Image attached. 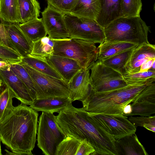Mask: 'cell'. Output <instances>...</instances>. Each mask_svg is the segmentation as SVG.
Masks as SVG:
<instances>
[{
  "label": "cell",
  "mask_w": 155,
  "mask_h": 155,
  "mask_svg": "<svg viewBox=\"0 0 155 155\" xmlns=\"http://www.w3.org/2000/svg\"><path fill=\"white\" fill-rule=\"evenodd\" d=\"M71 103L56 116L58 124L66 136L86 139L95 150V155H117L115 140L84 110Z\"/></svg>",
  "instance_id": "1"
},
{
  "label": "cell",
  "mask_w": 155,
  "mask_h": 155,
  "mask_svg": "<svg viewBox=\"0 0 155 155\" xmlns=\"http://www.w3.org/2000/svg\"><path fill=\"white\" fill-rule=\"evenodd\" d=\"M37 111L21 103L0 122V138L12 151L6 154L32 155L38 129Z\"/></svg>",
  "instance_id": "2"
},
{
  "label": "cell",
  "mask_w": 155,
  "mask_h": 155,
  "mask_svg": "<svg viewBox=\"0 0 155 155\" xmlns=\"http://www.w3.org/2000/svg\"><path fill=\"white\" fill-rule=\"evenodd\" d=\"M149 84L128 85L102 92L95 91L90 86L87 97L82 102L83 108L90 114L123 115L124 108L133 102L140 92Z\"/></svg>",
  "instance_id": "3"
},
{
  "label": "cell",
  "mask_w": 155,
  "mask_h": 155,
  "mask_svg": "<svg viewBox=\"0 0 155 155\" xmlns=\"http://www.w3.org/2000/svg\"><path fill=\"white\" fill-rule=\"evenodd\" d=\"M105 41H123L139 45L148 43L150 28L140 16L119 17L104 28Z\"/></svg>",
  "instance_id": "4"
},
{
  "label": "cell",
  "mask_w": 155,
  "mask_h": 155,
  "mask_svg": "<svg viewBox=\"0 0 155 155\" xmlns=\"http://www.w3.org/2000/svg\"><path fill=\"white\" fill-rule=\"evenodd\" d=\"M53 40V55L73 59L84 69L90 70L97 60L98 48L94 43L73 38Z\"/></svg>",
  "instance_id": "5"
},
{
  "label": "cell",
  "mask_w": 155,
  "mask_h": 155,
  "mask_svg": "<svg viewBox=\"0 0 155 155\" xmlns=\"http://www.w3.org/2000/svg\"><path fill=\"white\" fill-rule=\"evenodd\" d=\"M64 21L70 38L95 44L105 40L104 28L95 20L68 14L64 15Z\"/></svg>",
  "instance_id": "6"
},
{
  "label": "cell",
  "mask_w": 155,
  "mask_h": 155,
  "mask_svg": "<svg viewBox=\"0 0 155 155\" xmlns=\"http://www.w3.org/2000/svg\"><path fill=\"white\" fill-rule=\"evenodd\" d=\"M21 64L32 80L37 99L69 97L68 82L41 73L25 63Z\"/></svg>",
  "instance_id": "7"
},
{
  "label": "cell",
  "mask_w": 155,
  "mask_h": 155,
  "mask_svg": "<svg viewBox=\"0 0 155 155\" xmlns=\"http://www.w3.org/2000/svg\"><path fill=\"white\" fill-rule=\"evenodd\" d=\"M90 87L95 91H110L128 85L118 72L97 60L91 69Z\"/></svg>",
  "instance_id": "8"
},
{
  "label": "cell",
  "mask_w": 155,
  "mask_h": 155,
  "mask_svg": "<svg viewBox=\"0 0 155 155\" xmlns=\"http://www.w3.org/2000/svg\"><path fill=\"white\" fill-rule=\"evenodd\" d=\"M89 113L115 140L135 133L136 131L137 127L127 117L123 115Z\"/></svg>",
  "instance_id": "9"
},
{
  "label": "cell",
  "mask_w": 155,
  "mask_h": 155,
  "mask_svg": "<svg viewBox=\"0 0 155 155\" xmlns=\"http://www.w3.org/2000/svg\"><path fill=\"white\" fill-rule=\"evenodd\" d=\"M41 15L47 34L51 39L70 38L65 22V15L48 5L41 12Z\"/></svg>",
  "instance_id": "10"
},
{
  "label": "cell",
  "mask_w": 155,
  "mask_h": 155,
  "mask_svg": "<svg viewBox=\"0 0 155 155\" xmlns=\"http://www.w3.org/2000/svg\"><path fill=\"white\" fill-rule=\"evenodd\" d=\"M1 22L6 32L9 46L23 57L30 54L32 42L21 29L19 25V23Z\"/></svg>",
  "instance_id": "11"
},
{
  "label": "cell",
  "mask_w": 155,
  "mask_h": 155,
  "mask_svg": "<svg viewBox=\"0 0 155 155\" xmlns=\"http://www.w3.org/2000/svg\"><path fill=\"white\" fill-rule=\"evenodd\" d=\"M0 79L21 103L30 105L33 101L24 84L11 69L10 65L0 68Z\"/></svg>",
  "instance_id": "12"
},
{
  "label": "cell",
  "mask_w": 155,
  "mask_h": 155,
  "mask_svg": "<svg viewBox=\"0 0 155 155\" xmlns=\"http://www.w3.org/2000/svg\"><path fill=\"white\" fill-rule=\"evenodd\" d=\"M153 58H155L154 45L149 42L138 45L134 48L125 65L126 74L139 72L143 64Z\"/></svg>",
  "instance_id": "13"
},
{
  "label": "cell",
  "mask_w": 155,
  "mask_h": 155,
  "mask_svg": "<svg viewBox=\"0 0 155 155\" xmlns=\"http://www.w3.org/2000/svg\"><path fill=\"white\" fill-rule=\"evenodd\" d=\"M90 70L83 69L68 82L69 98L72 102H82L86 98L90 88Z\"/></svg>",
  "instance_id": "14"
},
{
  "label": "cell",
  "mask_w": 155,
  "mask_h": 155,
  "mask_svg": "<svg viewBox=\"0 0 155 155\" xmlns=\"http://www.w3.org/2000/svg\"><path fill=\"white\" fill-rule=\"evenodd\" d=\"M47 62L68 82L79 71L83 69L75 60L69 58L53 54L46 58Z\"/></svg>",
  "instance_id": "15"
},
{
  "label": "cell",
  "mask_w": 155,
  "mask_h": 155,
  "mask_svg": "<svg viewBox=\"0 0 155 155\" xmlns=\"http://www.w3.org/2000/svg\"><path fill=\"white\" fill-rule=\"evenodd\" d=\"M38 122L37 139L38 147L45 155H55L58 145L42 113Z\"/></svg>",
  "instance_id": "16"
},
{
  "label": "cell",
  "mask_w": 155,
  "mask_h": 155,
  "mask_svg": "<svg viewBox=\"0 0 155 155\" xmlns=\"http://www.w3.org/2000/svg\"><path fill=\"white\" fill-rule=\"evenodd\" d=\"M117 155H148L135 133L115 140Z\"/></svg>",
  "instance_id": "17"
},
{
  "label": "cell",
  "mask_w": 155,
  "mask_h": 155,
  "mask_svg": "<svg viewBox=\"0 0 155 155\" xmlns=\"http://www.w3.org/2000/svg\"><path fill=\"white\" fill-rule=\"evenodd\" d=\"M121 2V0H100L101 11L96 20L103 28L120 17Z\"/></svg>",
  "instance_id": "18"
},
{
  "label": "cell",
  "mask_w": 155,
  "mask_h": 155,
  "mask_svg": "<svg viewBox=\"0 0 155 155\" xmlns=\"http://www.w3.org/2000/svg\"><path fill=\"white\" fill-rule=\"evenodd\" d=\"M72 102L69 97H54L36 99L30 107L37 111L58 113Z\"/></svg>",
  "instance_id": "19"
},
{
  "label": "cell",
  "mask_w": 155,
  "mask_h": 155,
  "mask_svg": "<svg viewBox=\"0 0 155 155\" xmlns=\"http://www.w3.org/2000/svg\"><path fill=\"white\" fill-rule=\"evenodd\" d=\"M139 45L134 43L123 42L104 41L98 47L97 60L101 61L127 49Z\"/></svg>",
  "instance_id": "20"
},
{
  "label": "cell",
  "mask_w": 155,
  "mask_h": 155,
  "mask_svg": "<svg viewBox=\"0 0 155 155\" xmlns=\"http://www.w3.org/2000/svg\"><path fill=\"white\" fill-rule=\"evenodd\" d=\"M100 11V0H79L70 14L96 20Z\"/></svg>",
  "instance_id": "21"
},
{
  "label": "cell",
  "mask_w": 155,
  "mask_h": 155,
  "mask_svg": "<svg viewBox=\"0 0 155 155\" xmlns=\"http://www.w3.org/2000/svg\"><path fill=\"white\" fill-rule=\"evenodd\" d=\"M19 25L23 32L32 42L48 35L41 18H35L25 22L19 23Z\"/></svg>",
  "instance_id": "22"
},
{
  "label": "cell",
  "mask_w": 155,
  "mask_h": 155,
  "mask_svg": "<svg viewBox=\"0 0 155 155\" xmlns=\"http://www.w3.org/2000/svg\"><path fill=\"white\" fill-rule=\"evenodd\" d=\"M1 22L20 23L17 0H0Z\"/></svg>",
  "instance_id": "23"
},
{
  "label": "cell",
  "mask_w": 155,
  "mask_h": 155,
  "mask_svg": "<svg viewBox=\"0 0 155 155\" xmlns=\"http://www.w3.org/2000/svg\"><path fill=\"white\" fill-rule=\"evenodd\" d=\"M22 62L27 64L32 68L41 73L58 79H63L62 76L57 71L47 62L46 58L28 54L23 57Z\"/></svg>",
  "instance_id": "24"
},
{
  "label": "cell",
  "mask_w": 155,
  "mask_h": 155,
  "mask_svg": "<svg viewBox=\"0 0 155 155\" xmlns=\"http://www.w3.org/2000/svg\"><path fill=\"white\" fill-rule=\"evenodd\" d=\"M21 23L39 18L40 4L37 0H17Z\"/></svg>",
  "instance_id": "25"
},
{
  "label": "cell",
  "mask_w": 155,
  "mask_h": 155,
  "mask_svg": "<svg viewBox=\"0 0 155 155\" xmlns=\"http://www.w3.org/2000/svg\"><path fill=\"white\" fill-rule=\"evenodd\" d=\"M134 48L124 51L100 61L106 65L118 72L123 76L126 74L125 65Z\"/></svg>",
  "instance_id": "26"
},
{
  "label": "cell",
  "mask_w": 155,
  "mask_h": 155,
  "mask_svg": "<svg viewBox=\"0 0 155 155\" xmlns=\"http://www.w3.org/2000/svg\"><path fill=\"white\" fill-rule=\"evenodd\" d=\"M32 42L30 55L42 58H48L54 52L53 40L48 36H46Z\"/></svg>",
  "instance_id": "27"
},
{
  "label": "cell",
  "mask_w": 155,
  "mask_h": 155,
  "mask_svg": "<svg viewBox=\"0 0 155 155\" xmlns=\"http://www.w3.org/2000/svg\"><path fill=\"white\" fill-rule=\"evenodd\" d=\"M127 85L150 84L155 81V71L128 73L123 76Z\"/></svg>",
  "instance_id": "28"
},
{
  "label": "cell",
  "mask_w": 155,
  "mask_h": 155,
  "mask_svg": "<svg viewBox=\"0 0 155 155\" xmlns=\"http://www.w3.org/2000/svg\"><path fill=\"white\" fill-rule=\"evenodd\" d=\"M10 67L24 84L33 101L36 99V92L32 80L21 64H10Z\"/></svg>",
  "instance_id": "29"
},
{
  "label": "cell",
  "mask_w": 155,
  "mask_h": 155,
  "mask_svg": "<svg viewBox=\"0 0 155 155\" xmlns=\"http://www.w3.org/2000/svg\"><path fill=\"white\" fill-rule=\"evenodd\" d=\"M82 140L66 136L58 144L55 155H76Z\"/></svg>",
  "instance_id": "30"
},
{
  "label": "cell",
  "mask_w": 155,
  "mask_h": 155,
  "mask_svg": "<svg viewBox=\"0 0 155 155\" xmlns=\"http://www.w3.org/2000/svg\"><path fill=\"white\" fill-rule=\"evenodd\" d=\"M141 0H121L120 17L140 16Z\"/></svg>",
  "instance_id": "31"
},
{
  "label": "cell",
  "mask_w": 155,
  "mask_h": 155,
  "mask_svg": "<svg viewBox=\"0 0 155 155\" xmlns=\"http://www.w3.org/2000/svg\"><path fill=\"white\" fill-rule=\"evenodd\" d=\"M15 98L14 94L6 87L0 93V122L11 112L14 106L12 99Z\"/></svg>",
  "instance_id": "32"
},
{
  "label": "cell",
  "mask_w": 155,
  "mask_h": 155,
  "mask_svg": "<svg viewBox=\"0 0 155 155\" xmlns=\"http://www.w3.org/2000/svg\"><path fill=\"white\" fill-rule=\"evenodd\" d=\"M23 57L16 50L6 45L0 39V58L12 64L21 63Z\"/></svg>",
  "instance_id": "33"
},
{
  "label": "cell",
  "mask_w": 155,
  "mask_h": 155,
  "mask_svg": "<svg viewBox=\"0 0 155 155\" xmlns=\"http://www.w3.org/2000/svg\"><path fill=\"white\" fill-rule=\"evenodd\" d=\"M44 119L48 126L54 135L58 145L66 136L60 127L56 116L51 112H42Z\"/></svg>",
  "instance_id": "34"
},
{
  "label": "cell",
  "mask_w": 155,
  "mask_h": 155,
  "mask_svg": "<svg viewBox=\"0 0 155 155\" xmlns=\"http://www.w3.org/2000/svg\"><path fill=\"white\" fill-rule=\"evenodd\" d=\"M132 112L128 116L134 115L149 117L155 113V103L147 101L134 102L131 104Z\"/></svg>",
  "instance_id": "35"
},
{
  "label": "cell",
  "mask_w": 155,
  "mask_h": 155,
  "mask_svg": "<svg viewBox=\"0 0 155 155\" xmlns=\"http://www.w3.org/2000/svg\"><path fill=\"white\" fill-rule=\"evenodd\" d=\"M79 0H47L49 5L64 15L70 14Z\"/></svg>",
  "instance_id": "36"
},
{
  "label": "cell",
  "mask_w": 155,
  "mask_h": 155,
  "mask_svg": "<svg viewBox=\"0 0 155 155\" xmlns=\"http://www.w3.org/2000/svg\"><path fill=\"white\" fill-rule=\"evenodd\" d=\"M128 120L136 127H142L153 132H155V116H130Z\"/></svg>",
  "instance_id": "37"
},
{
  "label": "cell",
  "mask_w": 155,
  "mask_h": 155,
  "mask_svg": "<svg viewBox=\"0 0 155 155\" xmlns=\"http://www.w3.org/2000/svg\"><path fill=\"white\" fill-rule=\"evenodd\" d=\"M147 101L155 103V83L147 85L139 94L134 102Z\"/></svg>",
  "instance_id": "38"
},
{
  "label": "cell",
  "mask_w": 155,
  "mask_h": 155,
  "mask_svg": "<svg viewBox=\"0 0 155 155\" xmlns=\"http://www.w3.org/2000/svg\"><path fill=\"white\" fill-rule=\"evenodd\" d=\"M95 150L91 144L86 139L82 140L76 155H94Z\"/></svg>",
  "instance_id": "39"
},
{
  "label": "cell",
  "mask_w": 155,
  "mask_h": 155,
  "mask_svg": "<svg viewBox=\"0 0 155 155\" xmlns=\"http://www.w3.org/2000/svg\"><path fill=\"white\" fill-rule=\"evenodd\" d=\"M154 61H155V58L147 60L141 65L139 71H145L148 70L152 71V66L153 63Z\"/></svg>",
  "instance_id": "40"
},
{
  "label": "cell",
  "mask_w": 155,
  "mask_h": 155,
  "mask_svg": "<svg viewBox=\"0 0 155 155\" xmlns=\"http://www.w3.org/2000/svg\"><path fill=\"white\" fill-rule=\"evenodd\" d=\"M0 39L6 45L9 46L6 32L3 25L1 22H0Z\"/></svg>",
  "instance_id": "41"
},
{
  "label": "cell",
  "mask_w": 155,
  "mask_h": 155,
  "mask_svg": "<svg viewBox=\"0 0 155 155\" xmlns=\"http://www.w3.org/2000/svg\"><path fill=\"white\" fill-rule=\"evenodd\" d=\"M132 109L131 104L126 105L123 108V115L127 117L132 112Z\"/></svg>",
  "instance_id": "42"
},
{
  "label": "cell",
  "mask_w": 155,
  "mask_h": 155,
  "mask_svg": "<svg viewBox=\"0 0 155 155\" xmlns=\"http://www.w3.org/2000/svg\"><path fill=\"white\" fill-rule=\"evenodd\" d=\"M10 64L5 61H0V68H3L10 65Z\"/></svg>",
  "instance_id": "43"
},
{
  "label": "cell",
  "mask_w": 155,
  "mask_h": 155,
  "mask_svg": "<svg viewBox=\"0 0 155 155\" xmlns=\"http://www.w3.org/2000/svg\"><path fill=\"white\" fill-rule=\"evenodd\" d=\"M1 140L0 138V155H2V152H1Z\"/></svg>",
  "instance_id": "44"
},
{
  "label": "cell",
  "mask_w": 155,
  "mask_h": 155,
  "mask_svg": "<svg viewBox=\"0 0 155 155\" xmlns=\"http://www.w3.org/2000/svg\"><path fill=\"white\" fill-rule=\"evenodd\" d=\"M2 80H1V79H0V87L2 86Z\"/></svg>",
  "instance_id": "45"
},
{
  "label": "cell",
  "mask_w": 155,
  "mask_h": 155,
  "mask_svg": "<svg viewBox=\"0 0 155 155\" xmlns=\"http://www.w3.org/2000/svg\"><path fill=\"white\" fill-rule=\"evenodd\" d=\"M0 61H5L4 59H2L1 58H0Z\"/></svg>",
  "instance_id": "46"
}]
</instances>
